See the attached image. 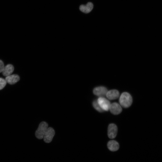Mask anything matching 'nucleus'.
<instances>
[{
    "label": "nucleus",
    "mask_w": 162,
    "mask_h": 162,
    "mask_svg": "<svg viewBox=\"0 0 162 162\" xmlns=\"http://www.w3.org/2000/svg\"><path fill=\"white\" fill-rule=\"evenodd\" d=\"M20 79L19 76L17 74H13L7 76L5 78L7 82L11 85L14 84Z\"/></svg>",
    "instance_id": "nucleus-8"
},
{
    "label": "nucleus",
    "mask_w": 162,
    "mask_h": 162,
    "mask_svg": "<svg viewBox=\"0 0 162 162\" xmlns=\"http://www.w3.org/2000/svg\"><path fill=\"white\" fill-rule=\"evenodd\" d=\"M48 124L45 122H42L39 124L35 133L36 137L39 139H43L44 134L48 128Z\"/></svg>",
    "instance_id": "nucleus-2"
},
{
    "label": "nucleus",
    "mask_w": 162,
    "mask_h": 162,
    "mask_svg": "<svg viewBox=\"0 0 162 162\" xmlns=\"http://www.w3.org/2000/svg\"><path fill=\"white\" fill-rule=\"evenodd\" d=\"M118 131L116 125L114 124H110L108 128V136L110 139L114 138L116 136Z\"/></svg>",
    "instance_id": "nucleus-5"
},
{
    "label": "nucleus",
    "mask_w": 162,
    "mask_h": 162,
    "mask_svg": "<svg viewBox=\"0 0 162 162\" xmlns=\"http://www.w3.org/2000/svg\"><path fill=\"white\" fill-rule=\"evenodd\" d=\"M55 134L54 129L52 127H48L46 130L43 137L44 141L49 143L51 142Z\"/></svg>",
    "instance_id": "nucleus-3"
},
{
    "label": "nucleus",
    "mask_w": 162,
    "mask_h": 162,
    "mask_svg": "<svg viewBox=\"0 0 162 162\" xmlns=\"http://www.w3.org/2000/svg\"><path fill=\"white\" fill-rule=\"evenodd\" d=\"M14 68L13 66L11 64H8L4 67L2 71L3 75L4 76H8L11 74L13 72Z\"/></svg>",
    "instance_id": "nucleus-12"
},
{
    "label": "nucleus",
    "mask_w": 162,
    "mask_h": 162,
    "mask_svg": "<svg viewBox=\"0 0 162 162\" xmlns=\"http://www.w3.org/2000/svg\"><path fill=\"white\" fill-rule=\"evenodd\" d=\"M4 67V63L1 60H0V73L2 72Z\"/></svg>",
    "instance_id": "nucleus-15"
},
{
    "label": "nucleus",
    "mask_w": 162,
    "mask_h": 162,
    "mask_svg": "<svg viewBox=\"0 0 162 162\" xmlns=\"http://www.w3.org/2000/svg\"><path fill=\"white\" fill-rule=\"evenodd\" d=\"M109 110L111 113L114 115L120 114L122 111L121 106L118 103L114 102L110 104Z\"/></svg>",
    "instance_id": "nucleus-7"
},
{
    "label": "nucleus",
    "mask_w": 162,
    "mask_h": 162,
    "mask_svg": "<svg viewBox=\"0 0 162 162\" xmlns=\"http://www.w3.org/2000/svg\"><path fill=\"white\" fill-rule=\"evenodd\" d=\"M97 101L100 106L104 111L109 110L111 104L109 100L103 97H100L98 99Z\"/></svg>",
    "instance_id": "nucleus-4"
},
{
    "label": "nucleus",
    "mask_w": 162,
    "mask_h": 162,
    "mask_svg": "<svg viewBox=\"0 0 162 162\" xmlns=\"http://www.w3.org/2000/svg\"><path fill=\"white\" fill-rule=\"evenodd\" d=\"M119 102L121 105L124 108H128L131 105L132 98L131 95L128 92H124L121 94Z\"/></svg>",
    "instance_id": "nucleus-1"
},
{
    "label": "nucleus",
    "mask_w": 162,
    "mask_h": 162,
    "mask_svg": "<svg viewBox=\"0 0 162 162\" xmlns=\"http://www.w3.org/2000/svg\"><path fill=\"white\" fill-rule=\"evenodd\" d=\"M94 107L100 112H102L104 110L100 107L97 101V100H94L92 103Z\"/></svg>",
    "instance_id": "nucleus-13"
},
{
    "label": "nucleus",
    "mask_w": 162,
    "mask_h": 162,
    "mask_svg": "<svg viewBox=\"0 0 162 162\" xmlns=\"http://www.w3.org/2000/svg\"><path fill=\"white\" fill-rule=\"evenodd\" d=\"M6 83L5 79L0 77V90L2 89L5 86Z\"/></svg>",
    "instance_id": "nucleus-14"
},
{
    "label": "nucleus",
    "mask_w": 162,
    "mask_h": 162,
    "mask_svg": "<svg viewBox=\"0 0 162 162\" xmlns=\"http://www.w3.org/2000/svg\"><path fill=\"white\" fill-rule=\"evenodd\" d=\"M107 92V89L105 87L102 86L96 87L93 90L94 94L100 97H103V96H106Z\"/></svg>",
    "instance_id": "nucleus-6"
},
{
    "label": "nucleus",
    "mask_w": 162,
    "mask_h": 162,
    "mask_svg": "<svg viewBox=\"0 0 162 162\" xmlns=\"http://www.w3.org/2000/svg\"><path fill=\"white\" fill-rule=\"evenodd\" d=\"M93 8V4L91 2H88L85 5L82 4L80 5L79 9L82 12L87 14L92 10Z\"/></svg>",
    "instance_id": "nucleus-9"
},
{
    "label": "nucleus",
    "mask_w": 162,
    "mask_h": 162,
    "mask_svg": "<svg viewBox=\"0 0 162 162\" xmlns=\"http://www.w3.org/2000/svg\"><path fill=\"white\" fill-rule=\"evenodd\" d=\"M106 96L110 100H114L118 98L119 96V93L116 89H112L108 91Z\"/></svg>",
    "instance_id": "nucleus-10"
},
{
    "label": "nucleus",
    "mask_w": 162,
    "mask_h": 162,
    "mask_svg": "<svg viewBox=\"0 0 162 162\" xmlns=\"http://www.w3.org/2000/svg\"><path fill=\"white\" fill-rule=\"evenodd\" d=\"M108 148L111 151H116L119 148L118 143L114 140H111L108 142L107 145Z\"/></svg>",
    "instance_id": "nucleus-11"
}]
</instances>
